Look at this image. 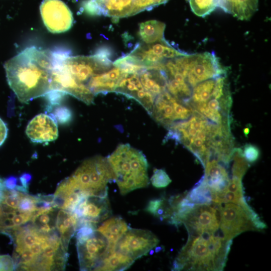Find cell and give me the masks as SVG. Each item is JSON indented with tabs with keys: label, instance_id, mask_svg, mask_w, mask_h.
<instances>
[{
	"label": "cell",
	"instance_id": "obj_40",
	"mask_svg": "<svg viewBox=\"0 0 271 271\" xmlns=\"http://www.w3.org/2000/svg\"><path fill=\"white\" fill-rule=\"evenodd\" d=\"M243 132L244 135L247 137L248 134L249 132V128L248 127L245 128L243 129Z\"/></svg>",
	"mask_w": 271,
	"mask_h": 271
},
{
	"label": "cell",
	"instance_id": "obj_37",
	"mask_svg": "<svg viewBox=\"0 0 271 271\" xmlns=\"http://www.w3.org/2000/svg\"><path fill=\"white\" fill-rule=\"evenodd\" d=\"M29 249L35 255L38 256L42 251V242L36 241L30 246Z\"/></svg>",
	"mask_w": 271,
	"mask_h": 271
},
{
	"label": "cell",
	"instance_id": "obj_5",
	"mask_svg": "<svg viewBox=\"0 0 271 271\" xmlns=\"http://www.w3.org/2000/svg\"><path fill=\"white\" fill-rule=\"evenodd\" d=\"M88 196L107 197V184L114 175L106 159L96 156L85 160L70 177Z\"/></svg>",
	"mask_w": 271,
	"mask_h": 271
},
{
	"label": "cell",
	"instance_id": "obj_23",
	"mask_svg": "<svg viewBox=\"0 0 271 271\" xmlns=\"http://www.w3.org/2000/svg\"><path fill=\"white\" fill-rule=\"evenodd\" d=\"M166 25L157 21L150 20L140 24L139 36L144 43L151 44L163 40Z\"/></svg>",
	"mask_w": 271,
	"mask_h": 271
},
{
	"label": "cell",
	"instance_id": "obj_28",
	"mask_svg": "<svg viewBox=\"0 0 271 271\" xmlns=\"http://www.w3.org/2000/svg\"><path fill=\"white\" fill-rule=\"evenodd\" d=\"M113 65L125 73H138L145 68L129 54L117 59Z\"/></svg>",
	"mask_w": 271,
	"mask_h": 271
},
{
	"label": "cell",
	"instance_id": "obj_41",
	"mask_svg": "<svg viewBox=\"0 0 271 271\" xmlns=\"http://www.w3.org/2000/svg\"><path fill=\"white\" fill-rule=\"evenodd\" d=\"M4 216V213L3 210L2 206L0 204V219H1Z\"/></svg>",
	"mask_w": 271,
	"mask_h": 271
},
{
	"label": "cell",
	"instance_id": "obj_10",
	"mask_svg": "<svg viewBox=\"0 0 271 271\" xmlns=\"http://www.w3.org/2000/svg\"><path fill=\"white\" fill-rule=\"evenodd\" d=\"M193 110L167 90L156 97L151 113L156 121L168 128L174 123L187 119Z\"/></svg>",
	"mask_w": 271,
	"mask_h": 271
},
{
	"label": "cell",
	"instance_id": "obj_36",
	"mask_svg": "<svg viewBox=\"0 0 271 271\" xmlns=\"http://www.w3.org/2000/svg\"><path fill=\"white\" fill-rule=\"evenodd\" d=\"M32 176L30 174L24 173L20 177L19 180L21 185L26 189H29L30 183L32 180Z\"/></svg>",
	"mask_w": 271,
	"mask_h": 271
},
{
	"label": "cell",
	"instance_id": "obj_27",
	"mask_svg": "<svg viewBox=\"0 0 271 271\" xmlns=\"http://www.w3.org/2000/svg\"><path fill=\"white\" fill-rule=\"evenodd\" d=\"M192 11L199 17H205L218 7V0H189Z\"/></svg>",
	"mask_w": 271,
	"mask_h": 271
},
{
	"label": "cell",
	"instance_id": "obj_6",
	"mask_svg": "<svg viewBox=\"0 0 271 271\" xmlns=\"http://www.w3.org/2000/svg\"><path fill=\"white\" fill-rule=\"evenodd\" d=\"M220 229L228 241L247 231H260L266 228L259 216H255L240 205L232 203H219Z\"/></svg>",
	"mask_w": 271,
	"mask_h": 271
},
{
	"label": "cell",
	"instance_id": "obj_26",
	"mask_svg": "<svg viewBox=\"0 0 271 271\" xmlns=\"http://www.w3.org/2000/svg\"><path fill=\"white\" fill-rule=\"evenodd\" d=\"M186 197L195 204H209L212 202L211 192L203 177L194 187L186 193Z\"/></svg>",
	"mask_w": 271,
	"mask_h": 271
},
{
	"label": "cell",
	"instance_id": "obj_31",
	"mask_svg": "<svg viewBox=\"0 0 271 271\" xmlns=\"http://www.w3.org/2000/svg\"><path fill=\"white\" fill-rule=\"evenodd\" d=\"M37 201L36 195L24 194L21 198L18 208L23 212H31L36 208Z\"/></svg>",
	"mask_w": 271,
	"mask_h": 271
},
{
	"label": "cell",
	"instance_id": "obj_22",
	"mask_svg": "<svg viewBox=\"0 0 271 271\" xmlns=\"http://www.w3.org/2000/svg\"><path fill=\"white\" fill-rule=\"evenodd\" d=\"M129 228L121 217L114 216L103 222L96 230L107 239L110 247L115 250L116 243Z\"/></svg>",
	"mask_w": 271,
	"mask_h": 271
},
{
	"label": "cell",
	"instance_id": "obj_3",
	"mask_svg": "<svg viewBox=\"0 0 271 271\" xmlns=\"http://www.w3.org/2000/svg\"><path fill=\"white\" fill-rule=\"evenodd\" d=\"M232 241L226 240L221 232L188 235L173 263L174 270H222Z\"/></svg>",
	"mask_w": 271,
	"mask_h": 271
},
{
	"label": "cell",
	"instance_id": "obj_34",
	"mask_svg": "<svg viewBox=\"0 0 271 271\" xmlns=\"http://www.w3.org/2000/svg\"><path fill=\"white\" fill-rule=\"evenodd\" d=\"M18 182V178L15 176H11L4 180L5 188L8 190H14Z\"/></svg>",
	"mask_w": 271,
	"mask_h": 271
},
{
	"label": "cell",
	"instance_id": "obj_14",
	"mask_svg": "<svg viewBox=\"0 0 271 271\" xmlns=\"http://www.w3.org/2000/svg\"><path fill=\"white\" fill-rule=\"evenodd\" d=\"M42 20L47 29L53 33L69 30L73 17L70 9L61 0H44L40 6Z\"/></svg>",
	"mask_w": 271,
	"mask_h": 271
},
{
	"label": "cell",
	"instance_id": "obj_25",
	"mask_svg": "<svg viewBox=\"0 0 271 271\" xmlns=\"http://www.w3.org/2000/svg\"><path fill=\"white\" fill-rule=\"evenodd\" d=\"M145 210L159 218L161 220H168L171 215L170 206L164 197L155 198L150 200L146 206Z\"/></svg>",
	"mask_w": 271,
	"mask_h": 271
},
{
	"label": "cell",
	"instance_id": "obj_7",
	"mask_svg": "<svg viewBox=\"0 0 271 271\" xmlns=\"http://www.w3.org/2000/svg\"><path fill=\"white\" fill-rule=\"evenodd\" d=\"M181 59V73L192 89L202 81L226 74L227 70L213 52L188 54Z\"/></svg>",
	"mask_w": 271,
	"mask_h": 271
},
{
	"label": "cell",
	"instance_id": "obj_15",
	"mask_svg": "<svg viewBox=\"0 0 271 271\" xmlns=\"http://www.w3.org/2000/svg\"><path fill=\"white\" fill-rule=\"evenodd\" d=\"M78 220V227L88 223L96 224L107 218L111 209L107 197L88 196L84 198L73 212Z\"/></svg>",
	"mask_w": 271,
	"mask_h": 271
},
{
	"label": "cell",
	"instance_id": "obj_38",
	"mask_svg": "<svg viewBox=\"0 0 271 271\" xmlns=\"http://www.w3.org/2000/svg\"><path fill=\"white\" fill-rule=\"evenodd\" d=\"M49 213H43L38 217V220L41 223L47 224L50 220Z\"/></svg>",
	"mask_w": 271,
	"mask_h": 271
},
{
	"label": "cell",
	"instance_id": "obj_32",
	"mask_svg": "<svg viewBox=\"0 0 271 271\" xmlns=\"http://www.w3.org/2000/svg\"><path fill=\"white\" fill-rule=\"evenodd\" d=\"M243 156L245 160L252 163L256 161L260 156V151L258 148L251 144H247L242 152Z\"/></svg>",
	"mask_w": 271,
	"mask_h": 271
},
{
	"label": "cell",
	"instance_id": "obj_8",
	"mask_svg": "<svg viewBox=\"0 0 271 271\" xmlns=\"http://www.w3.org/2000/svg\"><path fill=\"white\" fill-rule=\"evenodd\" d=\"M76 247L81 270H95L102 260L115 250L97 230L90 235L76 238Z\"/></svg>",
	"mask_w": 271,
	"mask_h": 271
},
{
	"label": "cell",
	"instance_id": "obj_9",
	"mask_svg": "<svg viewBox=\"0 0 271 271\" xmlns=\"http://www.w3.org/2000/svg\"><path fill=\"white\" fill-rule=\"evenodd\" d=\"M182 224L185 226L188 235H199L203 233L221 232L220 226L219 203L196 204L184 217Z\"/></svg>",
	"mask_w": 271,
	"mask_h": 271
},
{
	"label": "cell",
	"instance_id": "obj_21",
	"mask_svg": "<svg viewBox=\"0 0 271 271\" xmlns=\"http://www.w3.org/2000/svg\"><path fill=\"white\" fill-rule=\"evenodd\" d=\"M78 219L74 213L64 209L57 214L55 226L60 235L61 244L68 250L69 241L77 229Z\"/></svg>",
	"mask_w": 271,
	"mask_h": 271
},
{
	"label": "cell",
	"instance_id": "obj_17",
	"mask_svg": "<svg viewBox=\"0 0 271 271\" xmlns=\"http://www.w3.org/2000/svg\"><path fill=\"white\" fill-rule=\"evenodd\" d=\"M26 133L34 143H44L53 141L58 137L56 120L46 113L36 115L28 124Z\"/></svg>",
	"mask_w": 271,
	"mask_h": 271
},
{
	"label": "cell",
	"instance_id": "obj_39",
	"mask_svg": "<svg viewBox=\"0 0 271 271\" xmlns=\"http://www.w3.org/2000/svg\"><path fill=\"white\" fill-rule=\"evenodd\" d=\"M55 227H51L48 224H44L38 228L39 230L42 233L47 234L49 233Z\"/></svg>",
	"mask_w": 271,
	"mask_h": 271
},
{
	"label": "cell",
	"instance_id": "obj_12",
	"mask_svg": "<svg viewBox=\"0 0 271 271\" xmlns=\"http://www.w3.org/2000/svg\"><path fill=\"white\" fill-rule=\"evenodd\" d=\"M159 242L151 231L129 227L116 243L115 250L136 260L147 255Z\"/></svg>",
	"mask_w": 271,
	"mask_h": 271
},
{
	"label": "cell",
	"instance_id": "obj_35",
	"mask_svg": "<svg viewBox=\"0 0 271 271\" xmlns=\"http://www.w3.org/2000/svg\"><path fill=\"white\" fill-rule=\"evenodd\" d=\"M8 132V129L6 123L0 118V146L7 139Z\"/></svg>",
	"mask_w": 271,
	"mask_h": 271
},
{
	"label": "cell",
	"instance_id": "obj_29",
	"mask_svg": "<svg viewBox=\"0 0 271 271\" xmlns=\"http://www.w3.org/2000/svg\"><path fill=\"white\" fill-rule=\"evenodd\" d=\"M151 181L153 186L157 188H161L167 187L172 180L165 170L155 169L151 178Z\"/></svg>",
	"mask_w": 271,
	"mask_h": 271
},
{
	"label": "cell",
	"instance_id": "obj_19",
	"mask_svg": "<svg viewBox=\"0 0 271 271\" xmlns=\"http://www.w3.org/2000/svg\"><path fill=\"white\" fill-rule=\"evenodd\" d=\"M138 74L144 88L155 97L167 90V76L162 69L145 68Z\"/></svg>",
	"mask_w": 271,
	"mask_h": 271
},
{
	"label": "cell",
	"instance_id": "obj_18",
	"mask_svg": "<svg viewBox=\"0 0 271 271\" xmlns=\"http://www.w3.org/2000/svg\"><path fill=\"white\" fill-rule=\"evenodd\" d=\"M125 74L121 69L113 65L110 69L94 76L88 88L94 96L100 93L113 92Z\"/></svg>",
	"mask_w": 271,
	"mask_h": 271
},
{
	"label": "cell",
	"instance_id": "obj_20",
	"mask_svg": "<svg viewBox=\"0 0 271 271\" xmlns=\"http://www.w3.org/2000/svg\"><path fill=\"white\" fill-rule=\"evenodd\" d=\"M258 0H218V7L240 20H248L256 11Z\"/></svg>",
	"mask_w": 271,
	"mask_h": 271
},
{
	"label": "cell",
	"instance_id": "obj_2",
	"mask_svg": "<svg viewBox=\"0 0 271 271\" xmlns=\"http://www.w3.org/2000/svg\"><path fill=\"white\" fill-rule=\"evenodd\" d=\"M105 49L90 56H67L56 54L52 76V91L74 96L87 104L93 103L94 95L88 88L92 77L113 66Z\"/></svg>",
	"mask_w": 271,
	"mask_h": 271
},
{
	"label": "cell",
	"instance_id": "obj_24",
	"mask_svg": "<svg viewBox=\"0 0 271 271\" xmlns=\"http://www.w3.org/2000/svg\"><path fill=\"white\" fill-rule=\"evenodd\" d=\"M129 256L114 250L106 256L95 270H123L134 262Z\"/></svg>",
	"mask_w": 271,
	"mask_h": 271
},
{
	"label": "cell",
	"instance_id": "obj_30",
	"mask_svg": "<svg viewBox=\"0 0 271 271\" xmlns=\"http://www.w3.org/2000/svg\"><path fill=\"white\" fill-rule=\"evenodd\" d=\"M68 256L67 250L60 244L55 254L51 270H64Z\"/></svg>",
	"mask_w": 271,
	"mask_h": 271
},
{
	"label": "cell",
	"instance_id": "obj_33",
	"mask_svg": "<svg viewBox=\"0 0 271 271\" xmlns=\"http://www.w3.org/2000/svg\"><path fill=\"white\" fill-rule=\"evenodd\" d=\"M15 266L13 258L9 254L0 255V270H14Z\"/></svg>",
	"mask_w": 271,
	"mask_h": 271
},
{
	"label": "cell",
	"instance_id": "obj_16",
	"mask_svg": "<svg viewBox=\"0 0 271 271\" xmlns=\"http://www.w3.org/2000/svg\"><path fill=\"white\" fill-rule=\"evenodd\" d=\"M114 92L136 100L151 114L156 97L144 88L138 73H125Z\"/></svg>",
	"mask_w": 271,
	"mask_h": 271
},
{
	"label": "cell",
	"instance_id": "obj_4",
	"mask_svg": "<svg viewBox=\"0 0 271 271\" xmlns=\"http://www.w3.org/2000/svg\"><path fill=\"white\" fill-rule=\"evenodd\" d=\"M106 159L122 195L148 186V163L142 152L120 144Z\"/></svg>",
	"mask_w": 271,
	"mask_h": 271
},
{
	"label": "cell",
	"instance_id": "obj_1",
	"mask_svg": "<svg viewBox=\"0 0 271 271\" xmlns=\"http://www.w3.org/2000/svg\"><path fill=\"white\" fill-rule=\"evenodd\" d=\"M56 54L28 47L5 64L8 84L19 100L28 103L52 91Z\"/></svg>",
	"mask_w": 271,
	"mask_h": 271
},
{
	"label": "cell",
	"instance_id": "obj_11",
	"mask_svg": "<svg viewBox=\"0 0 271 271\" xmlns=\"http://www.w3.org/2000/svg\"><path fill=\"white\" fill-rule=\"evenodd\" d=\"M98 15L114 19L127 17L151 10L169 0H90Z\"/></svg>",
	"mask_w": 271,
	"mask_h": 271
},
{
	"label": "cell",
	"instance_id": "obj_13",
	"mask_svg": "<svg viewBox=\"0 0 271 271\" xmlns=\"http://www.w3.org/2000/svg\"><path fill=\"white\" fill-rule=\"evenodd\" d=\"M188 54L170 45L165 39L141 44L129 53L145 68H156L167 60Z\"/></svg>",
	"mask_w": 271,
	"mask_h": 271
}]
</instances>
